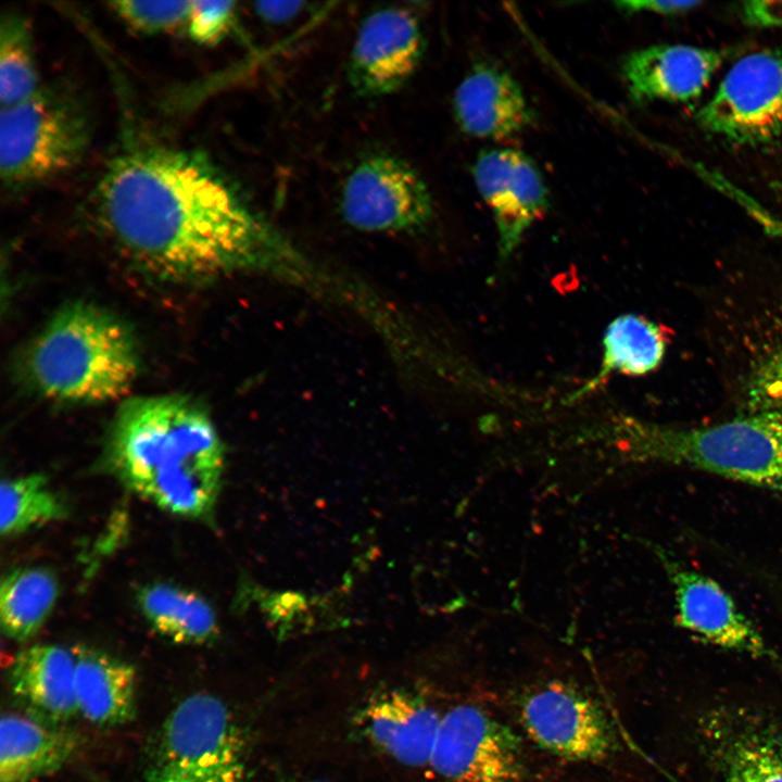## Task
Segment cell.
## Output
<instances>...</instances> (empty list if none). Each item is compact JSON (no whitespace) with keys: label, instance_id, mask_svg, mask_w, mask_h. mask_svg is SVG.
<instances>
[{"label":"cell","instance_id":"obj_27","mask_svg":"<svg viewBox=\"0 0 782 782\" xmlns=\"http://www.w3.org/2000/svg\"><path fill=\"white\" fill-rule=\"evenodd\" d=\"M236 3L232 1H192L186 29L200 45H214L235 27Z\"/></svg>","mask_w":782,"mask_h":782},{"label":"cell","instance_id":"obj_7","mask_svg":"<svg viewBox=\"0 0 782 782\" xmlns=\"http://www.w3.org/2000/svg\"><path fill=\"white\" fill-rule=\"evenodd\" d=\"M707 133L741 147L771 144L782 138V48L737 60L714 94L696 112Z\"/></svg>","mask_w":782,"mask_h":782},{"label":"cell","instance_id":"obj_24","mask_svg":"<svg viewBox=\"0 0 782 782\" xmlns=\"http://www.w3.org/2000/svg\"><path fill=\"white\" fill-rule=\"evenodd\" d=\"M0 530L3 537L65 517L66 506L40 474L4 479L0 488Z\"/></svg>","mask_w":782,"mask_h":782},{"label":"cell","instance_id":"obj_23","mask_svg":"<svg viewBox=\"0 0 782 782\" xmlns=\"http://www.w3.org/2000/svg\"><path fill=\"white\" fill-rule=\"evenodd\" d=\"M58 596V579L46 567H21L8 573L0 588L3 633L17 642L30 640L49 618Z\"/></svg>","mask_w":782,"mask_h":782},{"label":"cell","instance_id":"obj_12","mask_svg":"<svg viewBox=\"0 0 782 782\" xmlns=\"http://www.w3.org/2000/svg\"><path fill=\"white\" fill-rule=\"evenodd\" d=\"M426 41L418 18L403 8H382L364 18L353 42L346 78L365 99L391 94L416 72Z\"/></svg>","mask_w":782,"mask_h":782},{"label":"cell","instance_id":"obj_1","mask_svg":"<svg viewBox=\"0 0 782 782\" xmlns=\"http://www.w3.org/2000/svg\"><path fill=\"white\" fill-rule=\"evenodd\" d=\"M93 205L124 252L172 282L207 281L288 252L239 186L189 149L126 148L104 168Z\"/></svg>","mask_w":782,"mask_h":782},{"label":"cell","instance_id":"obj_8","mask_svg":"<svg viewBox=\"0 0 782 782\" xmlns=\"http://www.w3.org/2000/svg\"><path fill=\"white\" fill-rule=\"evenodd\" d=\"M433 209L420 174L403 159L383 152L358 161L340 194L342 218L365 232L419 230L432 219Z\"/></svg>","mask_w":782,"mask_h":782},{"label":"cell","instance_id":"obj_25","mask_svg":"<svg viewBox=\"0 0 782 782\" xmlns=\"http://www.w3.org/2000/svg\"><path fill=\"white\" fill-rule=\"evenodd\" d=\"M39 88L29 26L22 15L8 13L0 24L1 108L27 100Z\"/></svg>","mask_w":782,"mask_h":782},{"label":"cell","instance_id":"obj_3","mask_svg":"<svg viewBox=\"0 0 782 782\" xmlns=\"http://www.w3.org/2000/svg\"><path fill=\"white\" fill-rule=\"evenodd\" d=\"M26 378L42 398L101 404L124 398L139 374V351L126 324L102 307H61L29 345Z\"/></svg>","mask_w":782,"mask_h":782},{"label":"cell","instance_id":"obj_32","mask_svg":"<svg viewBox=\"0 0 782 782\" xmlns=\"http://www.w3.org/2000/svg\"><path fill=\"white\" fill-rule=\"evenodd\" d=\"M773 188L782 197V182L773 184Z\"/></svg>","mask_w":782,"mask_h":782},{"label":"cell","instance_id":"obj_17","mask_svg":"<svg viewBox=\"0 0 782 782\" xmlns=\"http://www.w3.org/2000/svg\"><path fill=\"white\" fill-rule=\"evenodd\" d=\"M441 718L425 697L394 689L373 696L360 711L358 724L376 747L416 768L430 764Z\"/></svg>","mask_w":782,"mask_h":782},{"label":"cell","instance_id":"obj_6","mask_svg":"<svg viewBox=\"0 0 782 782\" xmlns=\"http://www.w3.org/2000/svg\"><path fill=\"white\" fill-rule=\"evenodd\" d=\"M144 782H252L247 744L218 697L195 693L166 717Z\"/></svg>","mask_w":782,"mask_h":782},{"label":"cell","instance_id":"obj_9","mask_svg":"<svg viewBox=\"0 0 782 782\" xmlns=\"http://www.w3.org/2000/svg\"><path fill=\"white\" fill-rule=\"evenodd\" d=\"M518 714L531 741L554 756L598 762L618 749L607 712L578 686L562 681L533 686L520 697Z\"/></svg>","mask_w":782,"mask_h":782},{"label":"cell","instance_id":"obj_21","mask_svg":"<svg viewBox=\"0 0 782 782\" xmlns=\"http://www.w3.org/2000/svg\"><path fill=\"white\" fill-rule=\"evenodd\" d=\"M667 349L663 327L641 315L622 314L611 320L603 337L601 368L571 400L601 387L613 375L643 376L655 370Z\"/></svg>","mask_w":782,"mask_h":782},{"label":"cell","instance_id":"obj_33","mask_svg":"<svg viewBox=\"0 0 782 782\" xmlns=\"http://www.w3.org/2000/svg\"><path fill=\"white\" fill-rule=\"evenodd\" d=\"M302 782H323V781H302Z\"/></svg>","mask_w":782,"mask_h":782},{"label":"cell","instance_id":"obj_20","mask_svg":"<svg viewBox=\"0 0 782 782\" xmlns=\"http://www.w3.org/2000/svg\"><path fill=\"white\" fill-rule=\"evenodd\" d=\"M74 656L77 711L101 727L133 720L137 708L135 668L121 658L89 648H77Z\"/></svg>","mask_w":782,"mask_h":782},{"label":"cell","instance_id":"obj_19","mask_svg":"<svg viewBox=\"0 0 782 782\" xmlns=\"http://www.w3.org/2000/svg\"><path fill=\"white\" fill-rule=\"evenodd\" d=\"M78 736L33 715L9 712L0 724V782H34L76 754Z\"/></svg>","mask_w":782,"mask_h":782},{"label":"cell","instance_id":"obj_15","mask_svg":"<svg viewBox=\"0 0 782 782\" xmlns=\"http://www.w3.org/2000/svg\"><path fill=\"white\" fill-rule=\"evenodd\" d=\"M726 60L722 49L660 43L629 53L621 75L633 101L688 103L699 98Z\"/></svg>","mask_w":782,"mask_h":782},{"label":"cell","instance_id":"obj_16","mask_svg":"<svg viewBox=\"0 0 782 782\" xmlns=\"http://www.w3.org/2000/svg\"><path fill=\"white\" fill-rule=\"evenodd\" d=\"M453 112L465 134L487 140L516 137L534 122L519 83L504 68L488 62L475 64L456 87Z\"/></svg>","mask_w":782,"mask_h":782},{"label":"cell","instance_id":"obj_4","mask_svg":"<svg viewBox=\"0 0 782 782\" xmlns=\"http://www.w3.org/2000/svg\"><path fill=\"white\" fill-rule=\"evenodd\" d=\"M640 458L685 465L782 494V416L749 413L704 427L632 420L626 427Z\"/></svg>","mask_w":782,"mask_h":782},{"label":"cell","instance_id":"obj_29","mask_svg":"<svg viewBox=\"0 0 782 782\" xmlns=\"http://www.w3.org/2000/svg\"><path fill=\"white\" fill-rule=\"evenodd\" d=\"M744 22L755 27H782V0H756L742 4Z\"/></svg>","mask_w":782,"mask_h":782},{"label":"cell","instance_id":"obj_5","mask_svg":"<svg viewBox=\"0 0 782 782\" xmlns=\"http://www.w3.org/2000/svg\"><path fill=\"white\" fill-rule=\"evenodd\" d=\"M91 140V122L77 96L40 87L27 100L1 108L0 176L20 191L77 165Z\"/></svg>","mask_w":782,"mask_h":782},{"label":"cell","instance_id":"obj_10","mask_svg":"<svg viewBox=\"0 0 782 782\" xmlns=\"http://www.w3.org/2000/svg\"><path fill=\"white\" fill-rule=\"evenodd\" d=\"M429 765L446 782H524L527 777L519 736L467 703L442 716Z\"/></svg>","mask_w":782,"mask_h":782},{"label":"cell","instance_id":"obj_22","mask_svg":"<svg viewBox=\"0 0 782 782\" xmlns=\"http://www.w3.org/2000/svg\"><path fill=\"white\" fill-rule=\"evenodd\" d=\"M137 601L149 625L175 643L200 645L217 634L213 607L194 591L154 582L140 589Z\"/></svg>","mask_w":782,"mask_h":782},{"label":"cell","instance_id":"obj_31","mask_svg":"<svg viewBox=\"0 0 782 782\" xmlns=\"http://www.w3.org/2000/svg\"><path fill=\"white\" fill-rule=\"evenodd\" d=\"M304 7L299 1H263L255 3L260 17L268 23H283L297 16Z\"/></svg>","mask_w":782,"mask_h":782},{"label":"cell","instance_id":"obj_30","mask_svg":"<svg viewBox=\"0 0 782 782\" xmlns=\"http://www.w3.org/2000/svg\"><path fill=\"white\" fill-rule=\"evenodd\" d=\"M702 1H620L616 3L619 10L628 13L647 12L659 15H681L702 5Z\"/></svg>","mask_w":782,"mask_h":782},{"label":"cell","instance_id":"obj_14","mask_svg":"<svg viewBox=\"0 0 782 782\" xmlns=\"http://www.w3.org/2000/svg\"><path fill=\"white\" fill-rule=\"evenodd\" d=\"M673 586L676 623L702 642L780 664L777 653L715 580L661 554Z\"/></svg>","mask_w":782,"mask_h":782},{"label":"cell","instance_id":"obj_13","mask_svg":"<svg viewBox=\"0 0 782 782\" xmlns=\"http://www.w3.org/2000/svg\"><path fill=\"white\" fill-rule=\"evenodd\" d=\"M477 190L492 213L499 253L508 257L548 206V191L533 160L513 148L481 151L474 164Z\"/></svg>","mask_w":782,"mask_h":782},{"label":"cell","instance_id":"obj_26","mask_svg":"<svg viewBox=\"0 0 782 782\" xmlns=\"http://www.w3.org/2000/svg\"><path fill=\"white\" fill-rule=\"evenodd\" d=\"M111 9L134 30L146 35L171 33L185 27L192 1H116Z\"/></svg>","mask_w":782,"mask_h":782},{"label":"cell","instance_id":"obj_28","mask_svg":"<svg viewBox=\"0 0 782 782\" xmlns=\"http://www.w3.org/2000/svg\"><path fill=\"white\" fill-rule=\"evenodd\" d=\"M751 413L782 416V344L768 355L753 374L747 391Z\"/></svg>","mask_w":782,"mask_h":782},{"label":"cell","instance_id":"obj_11","mask_svg":"<svg viewBox=\"0 0 782 782\" xmlns=\"http://www.w3.org/2000/svg\"><path fill=\"white\" fill-rule=\"evenodd\" d=\"M699 747L720 782H782V720L753 706L720 704L698 719Z\"/></svg>","mask_w":782,"mask_h":782},{"label":"cell","instance_id":"obj_2","mask_svg":"<svg viewBox=\"0 0 782 782\" xmlns=\"http://www.w3.org/2000/svg\"><path fill=\"white\" fill-rule=\"evenodd\" d=\"M106 459L131 491L191 519L214 508L225 446L209 413L177 394L126 399L111 427Z\"/></svg>","mask_w":782,"mask_h":782},{"label":"cell","instance_id":"obj_18","mask_svg":"<svg viewBox=\"0 0 782 782\" xmlns=\"http://www.w3.org/2000/svg\"><path fill=\"white\" fill-rule=\"evenodd\" d=\"M14 695L33 716L56 724L77 711L75 656L60 645L38 644L16 654L9 669Z\"/></svg>","mask_w":782,"mask_h":782}]
</instances>
